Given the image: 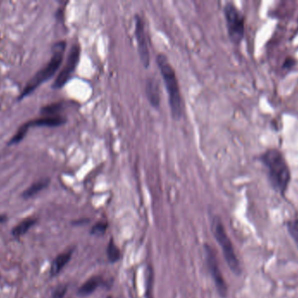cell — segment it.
<instances>
[{
  "label": "cell",
  "mask_w": 298,
  "mask_h": 298,
  "mask_svg": "<svg viewBox=\"0 0 298 298\" xmlns=\"http://www.w3.org/2000/svg\"><path fill=\"white\" fill-rule=\"evenodd\" d=\"M156 61L167 89L171 115L174 120H181L184 107L175 71L164 54H158Z\"/></svg>",
  "instance_id": "1"
},
{
  "label": "cell",
  "mask_w": 298,
  "mask_h": 298,
  "mask_svg": "<svg viewBox=\"0 0 298 298\" xmlns=\"http://www.w3.org/2000/svg\"><path fill=\"white\" fill-rule=\"evenodd\" d=\"M261 162L267 169L272 187L283 195L290 182V172L284 157L280 151L269 149L261 155Z\"/></svg>",
  "instance_id": "2"
},
{
  "label": "cell",
  "mask_w": 298,
  "mask_h": 298,
  "mask_svg": "<svg viewBox=\"0 0 298 298\" xmlns=\"http://www.w3.org/2000/svg\"><path fill=\"white\" fill-rule=\"evenodd\" d=\"M66 46L67 44L65 41H60L56 44H54L53 48V56L51 58L50 61L43 68H41V70L38 72L30 81L27 82L21 95L18 99L19 101H21L25 97L31 95L36 88H39L41 84H43L44 82L54 77V75L56 74V72L59 70V68H61L62 64Z\"/></svg>",
  "instance_id": "3"
},
{
  "label": "cell",
  "mask_w": 298,
  "mask_h": 298,
  "mask_svg": "<svg viewBox=\"0 0 298 298\" xmlns=\"http://www.w3.org/2000/svg\"><path fill=\"white\" fill-rule=\"evenodd\" d=\"M212 231L215 240L221 247L225 261L227 262L230 270L236 275L241 274V265L239 262L236 254L234 252V246L232 244L230 238L228 237L227 232L225 230L223 224L221 223L220 218L215 217L212 222Z\"/></svg>",
  "instance_id": "4"
},
{
  "label": "cell",
  "mask_w": 298,
  "mask_h": 298,
  "mask_svg": "<svg viewBox=\"0 0 298 298\" xmlns=\"http://www.w3.org/2000/svg\"><path fill=\"white\" fill-rule=\"evenodd\" d=\"M223 12L230 41L234 44H240L244 37L245 24L243 15L234 4L232 3L226 4Z\"/></svg>",
  "instance_id": "5"
},
{
  "label": "cell",
  "mask_w": 298,
  "mask_h": 298,
  "mask_svg": "<svg viewBox=\"0 0 298 298\" xmlns=\"http://www.w3.org/2000/svg\"><path fill=\"white\" fill-rule=\"evenodd\" d=\"M80 55H81V47L78 44H74L71 48L69 54L67 56L66 65L58 75L56 80L54 81L52 88L54 89H61L67 84L77 68L78 63L81 57Z\"/></svg>",
  "instance_id": "6"
},
{
  "label": "cell",
  "mask_w": 298,
  "mask_h": 298,
  "mask_svg": "<svg viewBox=\"0 0 298 298\" xmlns=\"http://www.w3.org/2000/svg\"><path fill=\"white\" fill-rule=\"evenodd\" d=\"M205 255H206V261L208 265V270L210 272L212 278L214 280L218 294L221 295V298H225L228 295V286L226 284L223 275L221 274L215 253L213 250V248L208 245L205 246Z\"/></svg>",
  "instance_id": "7"
},
{
  "label": "cell",
  "mask_w": 298,
  "mask_h": 298,
  "mask_svg": "<svg viewBox=\"0 0 298 298\" xmlns=\"http://www.w3.org/2000/svg\"><path fill=\"white\" fill-rule=\"evenodd\" d=\"M135 20V38L137 41L138 53L140 55L141 63L145 68H148L150 65V53L148 48V38L146 34V27L143 18L140 14L134 16Z\"/></svg>",
  "instance_id": "8"
},
{
  "label": "cell",
  "mask_w": 298,
  "mask_h": 298,
  "mask_svg": "<svg viewBox=\"0 0 298 298\" xmlns=\"http://www.w3.org/2000/svg\"><path fill=\"white\" fill-rule=\"evenodd\" d=\"M67 122V118L62 115H54V116H44L41 118L29 121L26 122L25 125L27 129H30L34 127H59L63 125Z\"/></svg>",
  "instance_id": "9"
},
{
  "label": "cell",
  "mask_w": 298,
  "mask_h": 298,
  "mask_svg": "<svg viewBox=\"0 0 298 298\" xmlns=\"http://www.w3.org/2000/svg\"><path fill=\"white\" fill-rule=\"evenodd\" d=\"M146 95L148 102L154 108H158L161 103V95H160V87L157 79L154 77H148L146 81Z\"/></svg>",
  "instance_id": "10"
},
{
  "label": "cell",
  "mask_w": 298,
  "mask_h": 298,
  "mask_svg": "<svg viewBox=\"0 0 298 298\" xmlns=\"http://www.w3.org/2000/svg\"><path fill=\"white\" fill-rule=\"evenodd\" d=\"M72 255H73L72 249L66 251L64 253L58 255L57 258L54 260L52 267H51V275L54 276V275L59 274L65 268V266L69 262Z\"/></svg>",
  "instance_id": "11"
},
{
  "label": "cell",
  "mask_w": 298,
  "mask_h": 298,
  "mask_svg": "<svg viewBox=\"0 0 298 298\" xmlns=\"http://www.w3.org/2000/svg\"><path fill=\"white\" fill-rule=\"evenodd\" d=\"M50 179L46 178V179H42L40 180L37 182L33 184L31 187H28L23 193H22V198L23 199H30L33 197L35 196L36 194L43 191L44 189H46L49 184H50Z\"/></svg>",
  "instance_id": "12"
},
{
  "label": "cell",
  "mask_w": 298,
  "mask_h": 298,
  "mask_svg": "<svg viewBox=\"0 0 298 298\" xmlns=\"http://www.w3.org/2000/svg\"><path fill=\"white\" fill-rule=\"evenodd\" d=\"M102 280L101 277L98 276H94L88 279L87 281H85L84 284H82L81 288H79L78 294L81 295V296H87L94 293L98 287L101 284Z\"/></svg>",
  "instance_id": "13"
},
{
  "label": "cell",
  "mask_w": 298,
  "mask_h": 298,
  "mask_svg": "<svg viewBox=\"0 0 298 298\" xmlns=\"http://www.w3.org/2000/svg\"><path fill=\"white\" fill-rule=\"evenodd\" d=\"M36 222H37V220L34 219V218L26 219V220H24L22 222H21L16 227H14L12 234L15 237H20L21 235H24V234H26L27 231L30 230L31 227L34 226L36 224Z\"/></svg>",
  "instance_id": "14"
},
{
  "label": "cell",
  "mask_w": 298,
  "mask_h": 298,
  "mask_svg": "<svg viewBox=\"0 0 298 298\" xmlns=\"http://www.w3.org/2000/svg\"><path fill=\"white\" fill-rule=\"evenodd\" d=\"M107 258L111 262H116L121 257V252L117 245L113 240H111L107 247Z\"/></svg>",
  "instance_id": "15"
},
{
  "label": "cell",
  "mask_w": 298,
  "mask_h": 298,
  "mask_svg": "<svg viewBox=\"0 0 298 298\" xmlns=\"http://www.w3.org/2000/svg\"><path fill=\"white\" fill-rule=\"evenodd\" d=\"M64 105L62 102H56V103H53V104H49V105L45 106L43 108H41V114L44 116H54V115H58V113H60L61 110H63Z\"/></svg>",
  "instance_id": "16"
},
{
  "label": "cell",
  "mask_w": 298,
  "mask_h": 298,
  "mask_svg": "<svg viewBox=\"0 0 298 298\" xmlns=\"http://www.w3.org/2000/svg\"><path fill=\"white\" fill-rule=\"evenodd\" d=\"M286 227L290 237L298 245V219L288 221L286 223Z\"/></svg>",
  "instance_id": "17"
},
{
  "label": "cell",
  "mask_w": 298,
  "mask_h": 298,
  "mask_svg": "<svg viewBox=\"0 0 298 298\" xmlns=\"http://www.w3.org/2000/svg\"><path fill=\"white\" fill-rule=\"evenodd\" d=\"M148 274H147V290H146V298H154L153 297V270L152 268H148Z\"/></svg>",
  "instance_id": "18"
},
{
  "label": "cell",
  "mask_w": 298,
  "mask_h": 298,
  "mask_svg": "<svg viewBox=\"0 0 298 298\" xmlns=\"http://www.w3.org/2000/svg\"><path fill=\"white\" fill-rule=\"evenodd\" d=\"M108 224L105 221H100L98 223L95 224L93 228H92V234L94 235H102L106 233L107 231Z\"/></svg>",
  "instance_id": "19"
},
{
  "label": "cell",
  "mask_w": 298,
  "mask_h": 298,
  "mask_svg": "<svg viewBox=\"0 0 298 298\" xmlns=\"http://www.w3.org/2000/svg\"><path fill=\"white\" fill-rule=\"evenodd\" d=\"M67 286L66 285H61L54 289L52 295V298H63L65 295L67 294Z\"/></svg>",
  "instance_id": "20"
},
{
  "label": "cell",
  "mask_w": 298,
  "mask_h": 298,
  "mask_svg": "<svg viewBox=\"0 0 298 298\" xmlns=\"http://www.w3.org/2000/svg\"><path fill=\"white\" fill-rule=\"evenodd\" d=\"M7 220V215H0V223H3Z\"/></svg>",
  "instance_id": "21"
},
{
  "label": "cell",
  "mask_w": 298,
  "mask_h": 298,
  "mask_svg": "<svg viewBox=\"0 0 298 298\" xmlns=\"http://www.w3.org/2000/svg\"><path fill=\"white\" fill-rule=\"evenodd\" d=\"M0 107H1V106H0Z\"/></svg>",
  "instance_id": "22"
}]
</instances>
